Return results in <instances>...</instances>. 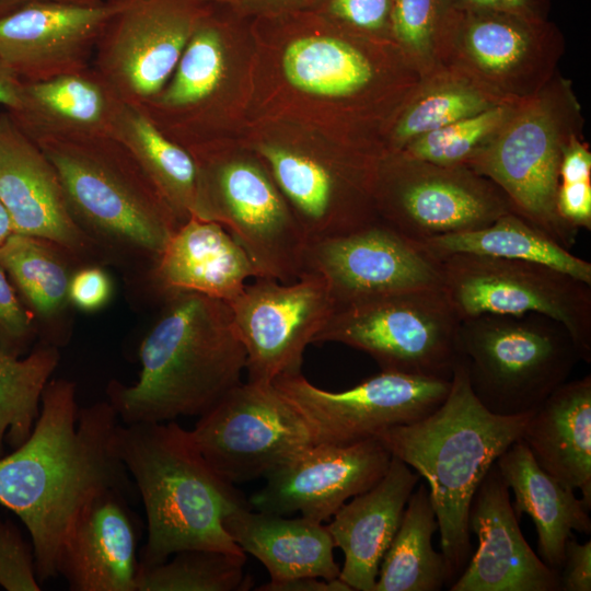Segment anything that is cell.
<instances>
[{
    "mask_svg": "<svg viewBox=\"0 0 591 591\" xmlns=\"http://www.w3.org/2000/svg\"><path fill=\"white\" fill-rule=\"evenodd\" d=\"M119 422L107 401L80 408L77 384L51 379L30 437L0 457V505L28 532L40 583L59 576L60 551L94 498L136 490L115 448Z\"/></svg>",
    "mask_w": 591,
    "mask_h": 591,
    "instance_id": "6da1fadb",
    "label": "cell"
},
{
    "mask_svg": "<svg viewBox=\"0 0 591 591\" xmlns=\"http://www.w3.org/2000/svg\"><path fill=\"white\" fill-rule=\"evenodd\" d=\"M251 28L278 47V90L324 109L327 138L384 154V135L420 80L392 40L354 33L312 10L254 18Z\"/></svg>",
    "mask_w": 591,
    "mask_h": 591,
    "instance_id": "7a4b0ae2",
    "label": "cell"
},
{
    "mask_svg": "<svg viewBox=\"0 0 591 591\" xmlns=\"http://www.w3.org/2000/svg\"><path fill=\"white\" fill-rule=\"evenodd\" d=\"M139 360L137 382L107 386V402L126 425L204 415L242 382L246 354L229 304L184 291L165 297Z\"/></svg>",
    "mask_w": 591,
    "mask_h": 591,
    "instance_id": "3957f363",
    "label": "cell"
},
{
    "mask_svg": "<svg viewBox=\"0 0 591 591\" xmlns=\"http://www.w3.org/2000/svg\"><path fill=\"white\" fill-rule=\"evenodd\" d=\"M533 413L500 416L474 395L460 355L442 404L425 418L374 438L428 484L450 586L472 556L468 512L473 496L497 459L523 433Z\"/></svg>",
    "mask_w": 591,
    "mask_h": 591,
    "instance_id": "277c9868",
    "label": "cell"
},
{
    "mask_svg": "<svg viewBox=\"0 0 591 591\" xmlns=\"http://www.w3.org/2000/svg\"><path fill=\"white\" fill-rule=\"evenodd\" d=\"M115 448L144 507L148 535L140 566L188 548L245 554L224 519L247 499L206 462L189 430L175 420L119 422Z\"/></svg>",
    "mask_w": 591,
    "mask_h": 591,
    "instance_id": "5b68a950",
    "label": "cell"
},
{
    "mask_svg": "<svg viewBox=\"0 0 591 591\" xmlns=\"http://www.w3.org/2000/svg\"><path fill=\"white\" fill-rule=\"evenodd\" d=\"M36 144L55 167L76 221L101 251L157 260L179 223L124 144L113 137Z\"/></svg>",
    "mask_w": 591,
    "mask_h": 591,
    "instance_id": "8992f818",
    "label": "cell"
},
{
    "mask_svg": "<svg viewBox=\"0 0 591 591\" xmlns=\"http://www.w3.org/2000/svg\"><path fill=\"white\" fill-rule=\"evenodd\" d=\"M582 108L558 71L535 94L515 103L508 119L465 166L493 181L513 211L567 250L578 231L557 211L564 152L582 137Z\"/></svg>",
    "mask_w": 591,
    "mask_h": 591,
    "instance_id": "52a82bcc",
    "label": "cell"
},
{
    "mask_svg": "<svg viewBox=\"0 0 591 591\" xmlns=\"http://www.w3.org/2000/svg\"><path fill=\"white\" fill-rule=\"evenodd\" d=\"M197 169L194 217L221 224L258 276L292 282L304 271L308 239L264 162L224 140L188 150Z\"/></svg>",
    "mask_w": 591,
    "mask_h": 591,
    "instance_id": "ba28073f",
    "label": "cell"
},
{
    "mask_svg": "<svg viewBox=\"0 0 591 591\" xmlns=\"http://www.w3.org/2000/svg\"><path fill=\"white\" fill-rule=\"evenodd\" d=\"M459 350L474 395L500 416L534 413L580 360L567 328L538 313L462 320Z\"/></svg>",
    "mask_w": 591,
    "mask_h": 591,
    "instance_id": "9c48e42d",
    "label": "cell"
},
{
    "mask_svg": "<svg viewBox=\"0 0 591 591\" xmlns=\"http://www.w3.org/2000/svg\"><path fill=\"white\" fill-rule=\"evenodd\" d=\"M460 323L443 288L414 289L335 308L314 344L363 351L381 371L451 380Z\"/></svg>",
    "mask_w": 591,
    "mask_h": 591,
    "instance_id": "30bf717a",
    "label": "cell"
},
{
    "mask_svg": "<svg viewBox=\"0 0 591 591\" xmlns=\"http://www.w3.org/2000/svg\"><path fill=\"white\" fill-rule=\"evenodd\" d=\"M264 162L308 242L351 233L379 220L374 186L383 155L332 138L264 139Z\"/></svg>",
    "mask_w": 591,
    "mask_h": 591,
    "instance_id": "8fae6325",
    "label": "cell"
},
{
    "mask_svg": "<svg viewBox=\"0 0 591 591\" xmlns=\"http://www.w3.org/2000/svg\"><path fill=\"white\" fill-rule=\"evenodd\" d=\"M443 290L460 320L538 313L561 323L591 362V285L520 259L452 254L440 259Z\"/></svg>",
    "mask_w": 591,
    "mask_h": 591,
    "instance_id": "7c38bea8",
    "label": "cell"
},
{
    "mask_svg": "<svg viewBox=\"0 0 591 591\" xmlns=\"http://www.w3.org/2000/svg\"><path fill=\"white\" fill-rule=\"evenodd\" d=\"M374 202L379 219L415 243L480 229L514 212L506 194L470 167L402 152L381 158Z\"/></svg>",
    "mask_w": 591,
    "mask_h": 591,
    "instance_id": "4fadbf2b",
    "label": "cell"
},
{
    "mask_svg": "<svg viewBox=\"0 0 591 591\" xmlns=\"http://www.w3.org/2000/svg\"><path fill=\"white\" fill-rule=\"evenodd\" d=\"M564 53V35L549 19L454 8L439 59L495 95L515 102L535 94L554 77Z\"/></svg>",
    "mask_w": 591,
    "mask_h": 591,
    "instance_id": "5bb4252c",
    "label": "cell"
},
{
    "mask_svg": "<svg viewBox=\"0 0 591 591\" xmlns=\"http://www.w3.org/2000/svg\"><path fill=\"white\" fill-rule=\"evenodd\" d=\"M251 23L252 19L211 3L166 84L139 105L187 150L222 140L232 103V47L251 34Z\"/></svg>",
    "mask_w": 591,
    "mask_h": 591,
    "instance_id": "9a60e30c",
    "label": "cell"
},
{
    "mask_svg": "<svg viewBox=\"0 0 591 591\" xmlns=\"http://www.w3.org/2000/svg\"><path fill=\"white\" fill-rule=\"evenodd\" d=\"M206 462L235 485L265 477L313 444L294 406L274 383L241 382L189 430Z\"/></svg>",
    "mask_w": 591,
    "mask_h": 591,
    "instance_id": "2e32d148",
    "label": "cell"
},
{
    "mask_svg": "<svg viewBox=\"0 0 591 591\" xmlns=\"http://www.w3.org/2000/svg\"><path fill=\"white\" fill-rule=\"evenodd\" d=\"M276 389L304 419L313 443L349 444L395 426L418 421L438 408L451 380L381 371L345 391H327L302 373L282 375Z\"/></svg>",
    "mask_w": 591,
    "mask_h": 591,
    "instance_id": "e0dca14e",
    "label": "cell"
},
{
    "mask_svg": "<svg viewBox=\"0 0 591 591\" xmlns=\"http://www.w3.org/2000/svg\"><path fill=\"white\" fill-rule=\"evenodd\" d=\"M94 53V69L124 102L142 105L171 78L211 3L202 0H113Z\"/></svg>",
    "mask_w": 591,
    "mask_h": 591,
    "instance_id": "ac0fdd59",
    "label": "cell"
},
{
    "mask_svg": "<svg viewBox=\"0 0 591 591\" xmlns=\"http://www.w3.org/2000/svg\"><path fill=\"white\" fill-rule=\"evenodd\" d=\"M228 304L245 349L247 381L260 383L301 373L308 345L334 310L325 279L314 273L288 283L255 278Z\"/></svg>",
    "mask_w": 591,
    "mask_h": 591,
    "instance_id": "d6986e66",
    "label": "cell"
},
{
    "mask_svg": "<svg viewBox=\"0 0 591 591\" xmlns=\"http://www.w3.org/2000/svg\"><path fill=\"white\" fill-rule=\"evenodd\" d=\"M304 271L325 279L334 309L393 292L443 288L440 262L380 219L348 234L309 241Z\"/></svg>",
    "mask_w": 591,
    "mask_h": 591,
    "instance_id": "ffe728a7",
    "label": "cell"
},
{
    "mask_svg": "<svg viewBox=\"0 0 591 591\" xmlns=\"http://www.w3.org/2000/svg\"><path fill=\"white\" fill-rule=\"evenodd\" d=\"M392 454L376 438L349 444L313 443L270 471L248 499L251 509L280 515L300 512L324 522L385 474Z\"/></svg>",
    "mask_w": 591,
    "mask_h": 591,
    "instance_id": "44dd1931",
    "label": "cell"
},
{
    "mask_svg": "<svg viewBox=\"0 0 591 591\" xmlns=\"http://www.w3.org/2000/svg\"><path fill=\"white\" fill-rule=\"evenodd\" d=\"M114 10L113 0L28 2L0 16V60L22 82L82 71Z\"/></svg>",
    "mask_w": 591,
    "mask_h": 591,
    "instance_id": "7402d4cb",
    "label": "cell"
},
{
    "mask_svg": "<svg viewBox=\"0 0 591 591\" xmlns=\"http://www.w3.org/2000/svg\"><path fill=\"white\" fill-rule=\"evenodd\" d=\"M0 201L13 233L51 242L76 258L102 252L76 221L50 161L7 111L0 113Z\"/></svg>",
    "mask_w": 591,
    "mask_h": 591,
    "instance_id": "603a6c76",
    "label": "cell"
},
{
    "mask_svg": "<svg viewBox=\"0 0 591 591\" xmlns=\"http://www.w3.org/2000/svg\"><path fill=\"white\" fill-rule=\"evenodd\" d=\"M468 530L478 540L477 549L450 591L560 590L558 572L525 541L496 462L473 496Z\"/></svg>",
    "mask_w": 591,
    "mask_h": 591,
    "instance_id": "cb8c5ba5",
    "label": "cell"
},
{
    "mask_svg": "<svg viewBox=\"0 0 591 591\" xmlns=\"http://www.w3.org/2000/svg\"><path fill=\"white\" fill-rule=\"evenodd\" d=\"M130 496L108 490L74 522L59 555L58 575L71 591H137L139 525Z\"/></svg>",
    "mask_w": 591,
    "mask_h": 591,
    "instance_id": "d4e9b609",
    "label": "cell"
},
{
    "mask_svg": "<svg viewBox=\"0 0 591 591\" xmlns=\"http://www.w3.org/2000/svg\"><path fill=\"white\" fill-rule=\"evenodd\" d=\"M419 477L392 455L381 479L345 502L326 525L334 546L345 555L338 578L351 590H374L380 564Z\"/></svg>",
    "mask_w": 591,
    "mask_h": 591,
    "instance_id": "484cf974",
    "label": "cell"
},
{
    "mask_svg": "<svg viewBox=\"0 0 591 591\" xmlns=\"http://www.w3.org/2000/svg\"><path fill=\"white\" fill-rule=\"evenodd\" d=\"M124 101L92 67L51 79L22 82L19 103L7 111L33 142L112 137Z\"/></svg>",
    "mask_w": 591,
    "mask_h": 591,
    "instance_id": "4316f807",
    "label": "cell"
},
{
    "mask_svg": "<svg viewBox=\"0 0 591 591\" xmlns=\"http://www.w3.org/2000/svg\"><path fill=\"white\" fill-rule=\"evenodd\" d=\"M258 277L247 253L221 224L196 217L176 229L151 268L153 286L165 297L188 291L227 303Z\"/></svg>",
    "mask_w": 591,
    "mask_h": 591,
    "instance_id": "83f0119b",
    "label": "cell"
},
{
    "mask_svg": "<svg viewBox=\"0 0 591 591\" xmlns=\"http://www.w3.org/2000/svg\"><path fill=\"white\" fill-rule=\"evenodd\" d=\"M224 529L244 553L265 566L271 582L339 577L335 546L323 522L256 511L246 505L227 515Z\"/></svg>",
    "mask_w": 591,
    "mask_h": 591,
    "instance_id": "f1b7e54d",
    "label": "cell"
},
{
    "mask_svg": "<svg viewBox=\"0 0 591 591\" xmlns=\"http://www.w3.org/2000/svg\"><path fill=\"white\" fill-rule=\"evenodd\" d=\"M521 440L537 464L591 509V375L565 382L530 417Z\"/></svg>",
    "mask_w": 591,
    "mask_h": 591,
    "instance_id": "f546056e",
    "label": "cell"
},
{
    "mask_svg": "<svg viewBox=\"0 0 591 591\" xmlns=\"http://www.w3.org/2000/svg\"><path fill=\"white\" fill-rule=\"evenodd\" d=\"M496 465L513 493L511 506L517 519L525 513L535 524L538 557L559 575L565 543L572 532L591 533L589 509L575 490L537 464L521 438L497 459Z\"/></svg>",
    "mask_w": 591,
    "mask_h": 591,
    "instance_id": "4dcf8cb0",
    "label": "cell"
},
{
    "mask_svg": "<svg viewBox=\"0 0 591 591\" xmlns=\"http://www.w3.org/2000/svg\"><path fill=\"white\" fill-rule=\"evenodd\" d=\"M505 103L510 101L495 95L464 72L440 65L420 77L396 112L383 138L384 154L401 152L424 134Z\"/></svg>",
    "mask_w": 591,
    "mask_h": 591,
    "instance_id": "1f68e13d",
    "label": "cell"
},
{
    "mask_svg": "<svg viewBox=\"0 0 591 591\" xmlns=\"http://www.w3.org/2000/svg\"><path fill=\"white\" fill-rule=\"evenodd\" d=\"M112 137L124 144L165 199L179 225L194 217L197 169L192 153L167 137L141 106L124 102Z\"/></svg>",
    "mask_w": 591,
    "mask_h": 591,
    "instance_id": "d6a6232c",
    "label": "cell"
},
{
    "mask_svg": "<svg viewBox=\"0 0 591 591\" xmlns=\"http://www.w3.org/2000/svg\"><path fill=\"white\" fill-rule=\"evenodd\" d=\"M417 244L436 259L452 254L520 259L553 267L591 285L589 262L571 254L515 212L503 215L480 229L444 234Z\"/></svg>",
    "mask_w": 591,
    "mask_h": 591,
    "instance_id": "836d02e7",
    "label": "cell"
},
{
    "mask_svg": "<svg viewBox=\"0 0 591 591\" xmlns=\"http://www.w3.org/2000/svg\"><path fill=\"white\" fill-rule=\"evenodd\" d=\"M428 485L420 483L380 564L373 591H438L448 583L442 553L432 547L438 531Z\"/></svg>",
    "mask_w": 591,
    "mask_h": 591,
    "instance_id": "e575fe53",
    "label": "cell"
},
{
    "mask_svg": "<svg viewBox=\"0 0 591 591\" xmlns=\"http://www.w3.org/2000/svg\"><path fill=\"white\" fill-rule=\"evenodd\" d=\"M68 256L51 242L18 233L0 246V267L34 316L55 320L70 302Z\"/></svg>",
    "mask_w": 591,
    "mask_h": 591,
    "instance_id": "d590c367",
    "label": "cell"
},
{
    "mask_svg": "<svg viewBox=\"0 0 591 591\" xmlns=\"http://www.w3.org/2000/svg\"><path fill=\"white\" fill-rule=\"evenodd\" d=\"M60 360L59 348L40 343L22 358L0 347V457L31 434L42 394Z\"/></svg>",
    "mask_w": 591,
    "mask_h": 591,
    "instance_id": "8d00e7d4",
    "label": "cell"
},
{
    "mask_svg": "<svg viewBox=\"0 0 591 591\" xmlns=\"http://www.w3.org/2000/svg\"><path fill=\"white\" fill-rule=\"evenodd\" d=\"M245 554L188 548L166 560L138 565L137 591H245L253 579L244 570Z\"/></svg>",
    "mask_w": 591,
    "mask_h": 591,
    "instance_id": "74e56055",
    "label": "cell"
},
{
    "mask_svg": "<svg viewBox=\"0 0 591 591\" xmlns=\"http://www.w3.org/2000/svg\"><path fill=\"white\" fill-rule=\"evenodd\" d=\"M517 102L497 105L424 134L412 140L401 152L438 165L465 166L498 132Z\"/></svg>",
    "mask_w": 591,
    "mask_h": 591,
    "instance_id": "f35d334b",
    "label": "cell"
},
{
    "mask_svg": "<svg viewBox=\"0 0 591 591\" xmlns=\"http://www.w3.org/2000/svg\"><path fill=\"white\" fill-rule=\"evenodd\" d=\"M452 0H394L391 38L420 77L440 66V46Z\"/></svg>",
    "mask_w": 591,
    "mask_h": 591,
    "instance_id": "ab89813d",
    "label": "cell"
},
{
    "mask_svg": "<svg viewBox=\"0 0 591 591\" xmlns=\"http://www.w3.org/2000/svg\"><path fill=\"white\" fill-rule=\"evenodd\" d=\"M0 588L7 591H39L32 543L11 521L0 518Z\"/></svg>",
    "mask_w": 591,
    "mask_h": 591,
    "instance_id": "60d3db41",
    "label": "cell"
},
{
    "mask_svg": "<svg viewBox=\"0 0 591 591\" xmlns=\"http://www.w3.org/2000/svg\"><path fill=\"white\" fill-rule=\"evenodd\" d=\"M394 0H324L315 10L354 33L392 40ZM393 42V40H392Z\"/></svg>",
    "mask_w": 591,
    "mask_h": 591,
    "instance_id": "b9f144b4",
    "label": "cell"
},
{
    "mask_svg": "<svg viewBox=\"0 0 591 591\" xmlns=\"http://www.w3.org/2000/svg\"><path fill=\"white\" fill-rule=\"evenodd\" d=\"M37 333L34 315L0 267V347L14 357H22Z\"/></svg>",
    "mask_w": 591,
    "mask_h": 591,
    "instance_id": "7bdbcfd3",
    "label": "cell"
},
{
    "mask_svg": "<svg viewBox=\"0 0 591 591\" xmlns=\"http://www.w3.org/2000/svg\"><path fill=\"white\" fill-rule=\"evenodd\" d=\"M111 294V279L99 267H85L71 276L69 301L83 311L101 309L107 303Z\"/></svg>",
    "mask_w": 591,
    "mask_h": 591,
    "instance_id": "ee69618b",
    "label": "cell"
},
{
    "mask_svg": "<svg viewBox=\"0 0 591 591\" xmlns=\"http://www.w3.org/2000/svg\"><path fill=\"white\" fill-rule=\"evenodd\" d=\"M557 211L571 227L591 229V179L559 183Z\"/></svg>",
    "mask_w": 591,
    "mask_h": 591,
    "instance_id": "f6af8a7d",
    "label": "cell"
},
{
    "mask_svg": "<svg viewBox=\"0 0 591 591\" xmlns=\"http://www.w3.org/2000/svg\"><path fill=\"white\" fill-rule=\"evenodd\" d=\"M559 584L560 591L591 590V541L580 544L573 536L566 541Z\"/></svg>",
    "mask_w": 591,
    "mask_h": 591,
    "instance_id": "bcb514c9",
    "label": "cell"
},
{
    "mask_svg": "<svg viewBox=\"0 0 591 591\" xmlns=\"http://www.w3.org/2000/svg\"><path fill=\"white\" fill-rule=\"evenodd\" d=\"M220 4L250 19L293 11L317 9L324 0H202Z\"/></svg>",
    "mask_w": 591,
    "mask_h": 591,
    "instance_id": "7dc6e473",
    "label": "cell"
},
{
    "mask_svg": "<svg viewBox=\"0 0 591 591\" xmlns=\"http://www.w3.org/2000/svg\"><path fill=\"white\" fill-rule=\"evenodd\" d=\"M456 9L489 10L532 20H548L553 0H452Z\"/></svg>",
    "mask_w": 591,
    "mask_h": 591,
    "instance_id": "c3c4849f",
    "label": "cell"
},
{
    "mask_svg": "<svg viewBox=\"0 0 591 591\" xmlns=\"http://www.w3.org/2000/svg\"><path fill=\"white\" fill-rule=\"evenodd\" d=\"M591 177V152L582 137H575L567 146L561 164L560 182H577ZM559 182V183H560Z\"/></svg>",
    "mask_w": 591,
    "mask_h": 591,
    "instance_id": "681fc988",
    "label": "cell"
},
{
    "mask_svg": "<svg viewBox=\"0 0 591 591\" xmlns=\"http://www.w3.org/2000/svg\"><path fill=\"white\" fill-rule=\"evenodd\" d=\"M258 591H351V588L339 578L326 580L318 577H299L280 582H267Z\"/></svg>",
    "mask_w": 591,
    "mask_h": 591,
    "instance_id": "f907efd6",
    "label": "cell"
},
{
    "mask_svg": "<svg viewBox=\"0 0 591 591\" xmlns=\"http://www.w3.org/2000/svg\"><path fill=\"white\" fill-rule=\"evenodd\" d=\"M22 81H20L0 60V104L11 111L16 107Z\"/></svg>",
    "mask_w": 591,
    "mask_h": 591,
    "instance_id": "816d5d0a",
    "label": "cell"
},
{
    "mask_svg": "<svg viewBox=\"0 0 591 591\" xmlns=\"http://www.w3.org/2000/svg\"><path fill=\"white\" fill-rule=\"evenodd\" d=\"M33 1H59L83 5H96L104 0H0V16H3L11 11Z\"/></svg>",
    "mask_w": 591,
    "mask_h": 591,
    "instance_id": "f5cc1de1",
    "label": "cell"
},
{
    "mask_svg": "<svg viewBox=\"0 0 591 591\" xmlns=\"http://www.w3.org/2000/svg\"><path fill=\"white\" fill-rule=\"evenodd\" d=\"M13 233L10 217L0 201V246Z\"/></svg>",
    "mask_w": 591,
    "mask_h": 591,
    "instance_id": "db71d44e",
    "label": "cell"
}]
</instances>
